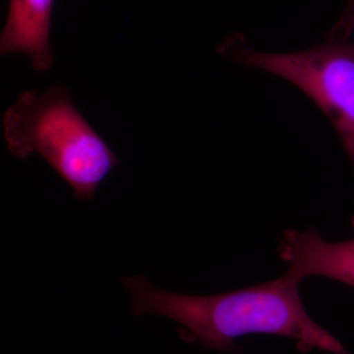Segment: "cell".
I'll list each match as a JSON object with an SVG mask.
<instances>
[{"mask_svg":"<svg viewBox=\"0 0 354 354\" xmlns=\"http://www.w3.org/2000/svg\"><path fill=\"white\" fill-rule=\"evenodd\" d=\"M131 297L132 314L165 317L185 328L186 339L223 353L245 335L290 337L304 353L320 349L353 354L316 323L305 309L298 281L290 272L269 283L230 292L191 297L160 290L144 274L121 279Z\"/></svg>","mask_w":354,"mask_h":354,"instance_id":"obj_1","label":"cell"},{"mask_svg":"<svg viewBox=\"0 0 354 354\" xmlns=\"http://www.w3.org/2000/svg\"><path fill=\"white\" fill-rule=\"evenodd\" d=\"M4 137L11 155L38 153L71 186L74 196L92 201L100 185L118 167L111 147L88 124L62 86L27 91L4 113Z\"/></svg>","mask_w":354,"mask_h":354,"instance_id":"obj_2","label":"cell"},{"mask_svg":"<svg viewBox=\"0 0 354 354\" xmlns=\"http://www.w3.org/2000/svg\"><path fill=\"white\" fill-rule=\"evenodd\" d=\"M221 53L290 81L327 115L354 162V43L330 41L304 51L268 53L228 39Z\"/></svg>","mask_w":354,"mask_h":354,"instance_id":"obj_3","label":"cell"},{"mask_svg":"<svg viewBox=\"0 0 354 354\" xmlns=\"http://www.w3.org/2000/svg\"><path fill=\"white\" fill-rule=\"evenodd\" d=\"M288 272L302 281L307 277H326L354 288V239L326 241L315 228L288 230L279 247Z\"/></svg>","mask_w":354,"mask_h":354,"instance_id":"obj_4","label":"cell"},{"mask_svg":"<svg viewBox=\"0 0 354 354\" xmlns=\"http://www.w3.org/2000/svg\"><path fill=\"white\" fill-rule=\"evenodd\" d=\"M53 4L55 0H10L0 55L24 53L36 71L50 70L55 62L50 44Z\"/></svg>","mask_w":354,"mask_h":354,"instance_id":"obj_5","label":"cell"},{"mask_svg":"<svg viewBox=\"0 0 354 354\" xmlns=\"http://www.w3.org/2000/svg\"><path fill=\"white\" fill-rule=\"evenodd\" d=\"M354 30V0H348L346 10L341 19L333 28L329 35V41H348L349 36Z\"/></svg>","mask_w":354,"mask_h":354,"instance_id":"obj_6","label":"cell"}]
</instances>
